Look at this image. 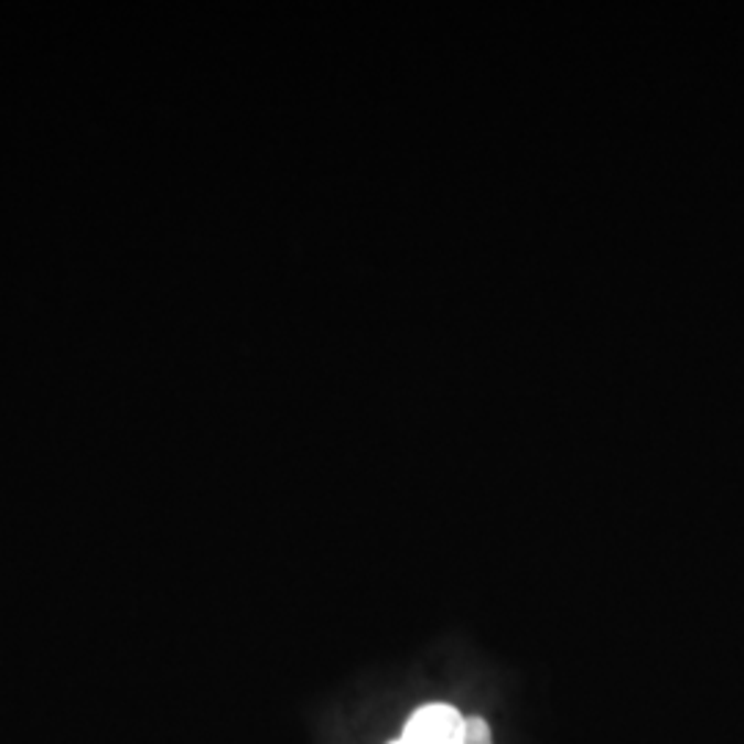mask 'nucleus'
Segmentation results:
<instances>
[{
    "mask_svg": "<svg viewBox=\"0 0 744 744\" xmlns=\"http://www.w3.org/2000/svg\"><path fill=\"white\" fill-rule=\"evenodd\" d=\"M466 716L446 703H430L413 711L402 736L411 744H461Z\"/></svg>",
    "mask_w": 744,
    "mask_h": 744,
    "instance_id": "obj_1",
    "label": "nucleus"
},
{
    "mask_svg": "<svg viewBox=\"0 0 744 744\" xmlns=\"http://www.w3.org/2000/svg\"><path fill=\"white\" fill-rule=\"evenodd\" d=\"M461 744H494L490 742V727L483 716H466L463 722V742Z\"/></svg>",
    "mask_w": 744,
    "mask_h": 744,
    "instance_id": "obj_2",
    "label": "nucleus"
},
{
    "mask_svg": "<svg viewBox=\"0 0 744 744\" xmlns=\"http://www.w3.org/2000/svg\"><path fill=\"white\" fill-rule=\"evenodd\" d=\"M389 744H411V742H408L406 736H400V738H395V742H389Z\"/></svg>",
    "mask_w": 744,
    "mask_h": 744,
    "instance_id": "obj_3",
    "label": "nucleus"
}]
</instances>
